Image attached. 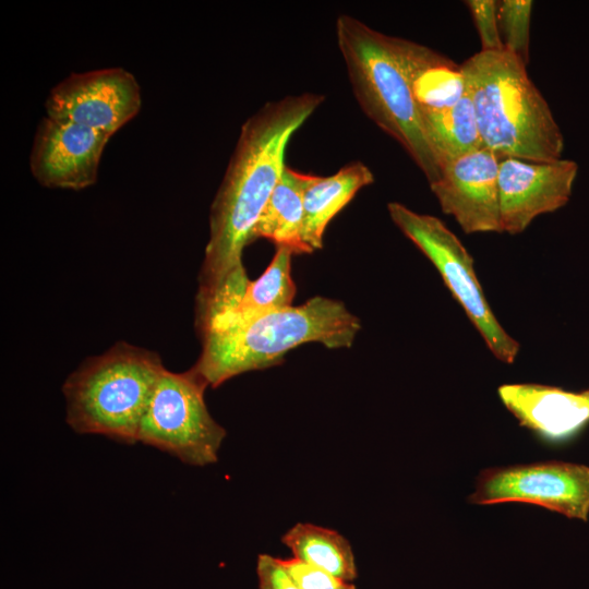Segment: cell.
<instances>
[{"instance_id":"ac0fdd59","label":"cell","mask_w":589,"mask_h":589,"mask_svg":"<svg viewBox=\"0 0 589 589\" xmlns=\"http://www.w3.org/2000/svg\"><path fill=\"white\" fill-rule=\"evenodd\" d=\"M293 557L351 582L357 578L354 554L338 531L311 522H298L281 538Z\"/></svg>"},{"instance_id":"277c9868","label":"cell","mask_w":589,"mask_h":589,"mask_svg":"<svg viewBox=\"0 0 589 589\" xmlns=\"http://www.w3.org/2000/svg\"><path fill=\"white\" fill-rule=\"evenodd\" d=\"M335 31L352 92L362 111L402 146L431 185L438 180L441 167L390 36L349 14L338 15Z\"/></svg>"},{"instance_id":"603a6c76","label":"cell","mask_w":589,"mask_h":589,"mask_svg":"<svg viewBox=\"0 0 589 589\" xmlns=\"http://www.w3.org/2000/svg\"><path fill=\"white\" fill-rule=\"evenodd\" d=\"M259 589H300L283 568L279 557L260 554L256 563Z\"/></svg>"},{"instance_id":"7a4b0ae2","label":"cell","mask_w":589,"mask_h":589,"mask_svg":"<svg viewBox=\"0 0 589 589\" xmlns=\"http://www.w3.org/2000/svg\"><path fill=\"white\" fill-rule=\"evenodd\" d=\"M460 65L484 147L500 158L561 159L563 134L522 61L506 50L479 51Z\"/></svg>"},{"instance_id":"44dd1931","label":"cell","mask_w":589,"mask_h":589,"mask_svg":"<svg viewBox=\"0 0 589 589\" xmlns=\"http://www.w3.org/2000/svg\"><path fill=\"white\" fill-rule=\"evenodd\" d=\"M279 561L285 572L300 589H357L352 582L344 581L296 557L279 558Z\"/></svg>"},{"instance_id":"3957f363","label":"cell","mask_w":589,"mask_h":589,"mask_svg":"<svg viewBox=\"0 0 589 589\" xmlns=\"http://www.w3.org/2000/svg\"><path fill=\"white\" fill-rule=\"evenodd\" d=\"M360 328L359 318L341 301L316 296L301 305L202 333V352L193 368L215 388L236 375L278 364L305 342L348 348Z\"/></svg>"},{"instance_id":"ba28073f","label":"cell","mask_w":589,"mask_h":589,"mask_svg":"<svg viewBox=\"0 0 589 589\" xmlns=\"http://www.w3.org/2000/svg\"><path fill=\"white\" fill-rule=\"evenodd\" d=\"M469 502L478 505L521 502L587 521L589 467L544 461L486 469L480 473Z\"/></svg>"},{"instance_id":"d6986e66","label":"cell","mask_w":589,"mask_h":589,"mask_svg":"<svg viewBox=\"0 0 589 589\" xmlns=\"http://www.w3.org/2000/svg\"><path fill=\"white\" fill-rule=\"evenodd\" d=\"M429 143L440 167L483 147L470 97L465 95L452 107L421 112Z\"/></svg>"},{"instance_id":"9c48e42d","label":"cell","mask_w":589,"mask_h":589,"mask_svg":"<svg viewBox=\"0 0 589 589\" xmlns=\"http://www.w3.org/2000/svg\"><path fill=\"white\" fill-rule=\"evenodd\" d=\"M141 88L123 68L72 73L55 85L46 100L47 116L112 136L141 109Z\"/></svg>"},{"instance_id":"9a60e30c","label":"cell","mask_w":589,"mask_h":589,"mask_svg":"<svg viewBox=\"0 0 589 589\" xmlns=\"http://www.w3.org/2000/svg\"><path fill=\"white\" fill-rule=\"evenodd\" d=\"M373 182V172L359 160L345 165L332 176H305L302 236L312 251L323 248V236L330 220L358 191Z\"/></svg>"},{"instance_id":"4fadbf2b","label":"cell","mask_w":589,"mask_h":589,"mask_svg":"<svg viewBox=\"0 0 589 589\" xmlns=\"http://www.w3.org/2000/svg\"><path fill=\"white\" fill-rule=\"evenodd\" d=\"M497 395L521 426L546 441H565L589 423V389L514 383L501 385Z\"/></svg>"},{"instance_id":"5b68a950","label":"cell","mask_w":589,"mask_h":589,"mask_svg":"<svg viewBox=\"0 0 589 589\" xmlns=\"http://www.w3.org/2000/svg\"><path fill=\"white\" fill-rule=\"evenodd\" d=\"M166 368L153 351L118 342L64 382L67 423L80 434L137 443L141 420Z\"/></svg>"},{"instance_id":"8992f818","label":"cell","mask_w":589,"mask_h":589,"mask_svg":"<svg viewBox=\"0 0 589 589\" xmlns=\"http://www.w3.org/2000/svg\"><path fill=\"white\" fill-rule=\"evenodd\" d=\"M398 229L431 261L454 299L500 361L512 364L520 345L501 325L478 279L473 259L458 237L437 217L417 213L399 202L387 204Z\"/></svg>"},{"instance_id":"ffe728a7","label":"cell","mask_w":589,"mask_h":589,"mask_svg":"<svg viewBox=\"0 0 589 589\" xmlns=\"http://www.w3.org/2000/svg\"><path fill=\"white\" fill-rule=\"evenodd\" d=\"M532 0H502L497 4V22L504 50L526 65L529 60Z\"/></svg>"},{"instance_id":"2e32d148","label":"cell","mask_w":589,"mask_h":589,"mask_svg":"<svg viewBox=\"0 0 589 589\" xmlns=\"http://www.w3.org/2000/svg\"><path fill=\"white\" fill-rule=\"evenodd\" d=\"M285 248L277 251L264 273L248 280L243 290L224 313L199 328L200 334L214 328L239 324L260 315L292 305L296 285L291 278V255Z\"/></svg>"},{"instance_id":"52a82bcc","label":"cell","mask_w":589,"mask_h":589,"mask_svg":"<svg viewBox=\"0 0 589 589\" xmlns=\"http://www.w3.org/2000/svg\"><path fill=\"white\" fill-rule=\"evenodd\" d=\"M207 386L193 366L181 373L165 369L141 420L137 442L188 465L216 462L226 431L207 409Z\"/></svg>"},{"instance_id":"7402d4cb","label":"cell","mask_w":589,"mask_h":589,"mask_svg":"<svg viewBox=\"0 0 589 589\" xmlns=\"http://www.w3.org/2000/svg\"><path fill=\"white\" fill-rule=\"evenodd\" d=\"M465 3L476 25L482 47L481 51L504 50L497 22V2L494 0H467Z\"/></svg>"},{"instance_id":"30bf717a","label":"cell","mask_w":589,"mask_h":589,"mask_svg":"<svg viewBox=\"0 0 589 589\" xmlns=\"http://www.w3.org/2000/svg\"><path fill=\"white\" fill-rule=\"evenodd\" d=\"M578 172L574 160L533 161L504 157L498 166L503 232L518 235L540 215L568 202Z\"/></svg>"},{"instance_id":"7c38bea8","label":"cell","mask_w":589,"mask_h":589,"mask_svg":"<svg viewBox=\"0 0 589 589\" xmlns=\"http://www.w3.org/2000/svg\"><path fill=\"white\" fill-rule=\"evenodd\" d=\"M110 136L46 116L33 142L29 168L44 187L82 190L95 183Z\"/></svg>"},{"instance_id":"8fae6325","label":"cell","mask_w":589,"mask_h":589,"mask_svg":"<svg viewBox=\"0 0 589 589\" xmlns=\"http://www.w3.org/2000/svg\"><path fill=\"white\" fill-rule=\"evenodd\" d=\"M501 159L483 146L444 164L438 180L430 185L441 209L454 217L465 233L503 232L498 194Z\"/></svg>"},{"instance_id":"5bb4252c","label":"cell","mask_w":589,"mask_h":589,"mask_svg":"<svg viewBox=\"0 0 589 589\" xmlns=\"http://www.w3.org/2000/svg\"><path fill=\"white\" fill-rule=\"evenodd\" d=\"M390 41L420 112L446 109L465 95L460 64L410 39Z\"/></svg>"},{"instance_id":"e0dca14e","label":"cell","mask_w":589,"mask_h":589,"mask_svg":"<svg viewBox=\"0 0 589 589\" xmlns=\"http://www.w3.org/2000/svg\"><path fill=\"white\" fill-rule=\"evenodd\" d=\"M305 173L285 167L253 231L293 254L312 253L303 240V189Z\"/></svg>"},{"instance_id":"6da1fadb","label":"cell","mask_w":589,"mask_h":589,"mask_svg":"<svg viewBox=\"0 0 589 589\" xmlns=\"http://www.w3.org/2000/svg\"><path fill=\"white\" fill-rule=\"evenodd\" d=\"M323 101L317 93L289 95L264 104L242 124L212 204L196 303L245 274L242 253L286 167L289 140Z\"/></svg>"}]
</instances>
